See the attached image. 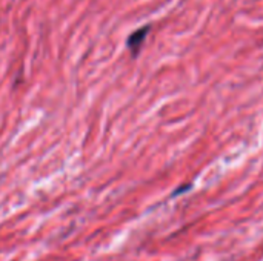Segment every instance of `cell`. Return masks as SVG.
<instances>
[{
	"mask_svg": "<svg viewBox=\"0 0 263 261\" xmlns=\"http://www.w3.org/2000/svg\"><path fill=\"white\" fill-rule=\"evenodd\" d=\"M148 32H149V25H148V26H143V28H140V29H137L136 32H133V34L129 35V38H128V48L133 51L134 55H136V54L139 52V49L142 48V45H143V42H145Z\"/></svg>",
	"mask_w": 263,
	"mask_h": 261,
	"instance_id": "cell-1",
	"label": "cell"
}]
</instances>
